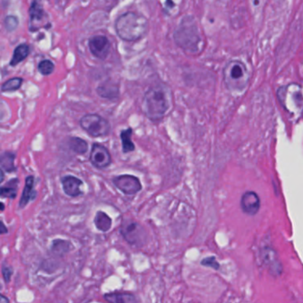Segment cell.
Segmentation results:
<instances>
[{
    "label": "cell",
    "mask_w": 303,
    "mask_h": 303,
    "mask_svg": "<svg viewBox=\"0 0 303 303\" xmlns=\"http://www.w3.org/2000/svg\"><path fill=\"white\" fill-rule=\"evenodd\" d=\"M172 94L167 85L158 83L150 86L142 99V109L151 121H160L172 107Z\"/></svg>",
    "instance_id": "6da1fadb"
},
{
    "label": "cell",
    "mask_w": 303,
    "mask_h": 303,
    "mask_svg": "<svg viewBox=\"0 0 303 303\" xmlns=\"http://www.w3.org/2000/svg\"><path fill=\"white\" fill-rule=\"evenodd\" d=\"M115 29L117 36L124 41H138L146 35L149 22L144 15L127 12L116 19Z\"/></svg>",
    "instance_id": "7a4b0ae2"
},
{
    "label": "cell",
    "mask_w": 303,
    "mask_h": 303,
    "mask_svg": "<svg viewBox=\"0 0 303 303\" xmlns=\"http://www.w3.org/2000/svg\"><path fill=\"white\" fill-rule=\"evenodd\" d=\"M277 96L281 106L293 116H299L302 111V87L297 83H290L277 89Z\"/></svg>",
    "instance_id": "3957f363"
},
{
    "label": "cell",
    "mask_w": 303,
    "mask_h": 303,
    "mask_svg": "<svg viewBox=\"0 0 303 303\" xmlns=\"http://www.w3.org/2000/svg\"><path fill=\"white\" fill-rule=\"evenodd\" d=\"M222 75L225 86L230 92H241L248 86L249 72L246 65L240 60H229L225 65Z\"/></svg>",
    "instance_id": "277c9868"
},
{
    "label": "cell",
    "mask_w": 303,
    "mask_h": 303,
    "mask_svg": "<svg viewBox=\"0 0 303 303\" xmlns=\"http://www.w3.org/2000/svg\"><path fill=\"white\" fill-rule=\"evenodd\" d=\"M174 39L177 45L181 48L194 52L199 49V45L201 44V38L198 27L194 21H192L190 17L181 21L180 26L177 28L174 32Z\"/></svg>",
    "instance_id": "5b68a950"
},
{
    "label": "cell",
    "mask_w": 303,
    "mask_h": 303,
    "mask_svg": "<svg viewBox=\"0 0 303 303\" xmlns=\"http://www.w3.org/2000/svg\"><path fill=\"white\" fill-rule=\"evenodd\" d=\"M80 126L92 137H102L109 135L110 126L108 120L97 114H88L80 119Z\"/></svg>",
    "instance_id": "8992f818"
},
{
    "label": "cell",
    "mask_w": 303,
    "mask_h": 303,
    "mask_svg": "<svg viewBox=\"0 0 303 303\" xmlns=\"http://www.w3.org/2000/svg\"><path fill=\"white\" fill-rule=\"evenodd\" d=\"M121 235L128 244L136 247H142L147 241L145 228L136 221H128L123 222L120 228Z\"/></svg>",
    "instance_id": "52a82bcc"
},
{
    "label": "cell",
    "mask_w": 303,
    "mask_h": 303,
    "mask_svg": "<svg viewBox=\"0 0 303 303\" xmlns=\"http://www.w3.org/2000/svg\"><path fill=\"white\" fill-rule=\"evenodd\" d=\"M113 184L124 194L135 195L142 191V184L137 177L130 174L116 176L113 179Z\"/></svg>",
    "instance_id": "ba28073f"
},
{
    "label": "cell",
    "mask_w": 303,
    "mask_h": 303,
    "mask_svg": "<svg viewBox=\"0 0 303 303\" xmlns=\"http://www.w3.org/2000/svg\"><path fill=\"white\" fill-rule=\"evenodd\" d=\"M90 161L96 168H106L111 164V155L107 148L95 143L91 150Z\"/></svg>",
    "instance_id": "9c48e42d"
},
{
    "label": "cell",
    "mask_w": 303,
    "mask_h": 303,
    "mask_svg": "<svg viewBox=\"0 0 303 303\" xmlns=\"http://www.w3.org/2000/svg\"><path fill=\"white\" fill-rule=\"evenodd\" d=\"M240 206L244 213L254 216L257 214L261 208V199L259 198L258 194L255 191H247L244 193L241 200Z\"/></svg>",
    "instance_id": "30bf717a"
},
{
    "label": "cell",
    "mask_w": 303,
    "mask_h": 303,
    "mask_svg": "<svg viewBox=\"0 0 303 303\" xmlns=\"http://www.w3.org/2000/svg\"><path fill=\"white\" fill-rule=\"evenodd\" d=\"M110 42L105 36H95L89 40V48L94 56L104 60L110 51Z\"/></svg>",
    "instance_id": "8fae6325"
},
{
    "label": "cell",
    "mask_w": 303,
    "mask_h": 303,
    "mask_svg": "<svg viewBox=\"0 0 303 303\" xmlns=\"http://www.w3.org/2000/svg\"><path fill=\"white\" fill-rule=\"evenodd\" d=\"M30 24L29 28L31 31L38 30L40 28L45 27L47 22V16L44 9L38 2H33L30 8Z\"/></svg>",
    "instance_id": "7c38bea8"
},
{
    "label": "cell",
    "mask_w": 303,
    "mask_h": 303,
    "mask_svg": "<svg viewBox=\"0 0 303 303\" xmlns=\"http://www.w3.org/2000/svg\"><path fill=\"white\" fill-rule=\"evenodd\" d=\"M62 184L64 191L70 197H78L82 194L80 187L82 185V180H79L74 176H65L62 179Z\"/></svg>",
    "instance_id": "4fadbf2b"
},
{
    "label": "cell",
    "mask_w": 303,
    "mask_h": 303,
    "mask_svg": "<svg viewBox=\"0 0 303 303\" xmlns=\"http://www.w3.org/2000/svg\"><path fill=\"white\" fill-rule=\"evenodd\" d=\"M104 299L109 303H138L135 294L128 292H113L104 294Z\"/></svg>",
    "instance_id": "5bb4252c"
},
{
    "label": "cell",
    "mask_w": 303,
    "mask_h": 303,
    "mask_svg": "<svg viewBox=\"0 0 303 303\" xmlns=\"http://www.w3.org/2000/svg\"><path fill=\"white\" fill-rule=\"evenodd\" d=\"M34 177L33 176H28L25 180V187L23 190L22 198L20 200V207L23 208L27 206V204L30 202L31 199L35 198V191H34Z\"/></svg>",
    "instance_id": "9a60e30c"
},
{
    "label": "cell",
    "mask_w": 303,
    "mask_h": 303,
    "mask_svg": "<svg viewBox=\"0 0 303 303\" xmlns=\"http://www.w3.org/2000/svg\"><path fill=\"white\" fill-rule=\"evenodd\" d=\"M263 261L265 262L267 265L270 266L271 269H273L274 273L279 274L282 271V267H281L280 262L277 260V254L270 247L265 248V252H263Z\"/></svg>",
    "instance_id": "2e32d148"
},
{
    "label": "cell",
    "mask_w": 303,
    "mask_h": 303,
    "mask_svg": "<svg viewBox=\"0 0 303 303\" xmlns=\"http://www.w3.org/2000/svg\"><path fill=\"white\" fill-rule=\"evenodd\" d=\"M94 224L101 232H107L111 228L112 220L107 213L99 211L94 217Z\"/></svg>",
    "instance_id": "e0dca14e"
},
{
    "label": "cell",
    "mask_w": 303,
    "mask_h": 303,
    "mask_svg": "<svg viewBox=\"0 0 303 303\" xmlns=\"http://www.w3.org/2000/svg\"><path fill=\"white\" fill-rule=\"evenodd\" d=\"M29 53H30V47H29V45H26V44H22V45H18L15 49V52H14V54H13V58H12L10 64H11L12 66L17 65L22 60L26 59V57L29 55Z\"/></svg>",
    "instance_id": "ac0fdd59"
},
{
    "label": "cell",
    "mask_w": 303,
    "mask_h": 303,
    "mask_svg": "<svg viewBox=\"0 0 303 303\" xmlns=\"http://www.w3.org/2000/svg\"><path fill=\"white\" fill-rule=\"evenodd\" d=\"M71 249V243L66 240L55 239L52 242L51 252L57 256H64Z\"/></svg>",
    "instance_id": "d6986e66"
},
{
    "label": "cell",
    "mask_w": 303,
    "mask_h": 303,
    "mask_svg": "<svg viewBox=\"0 0 303 303\" xmlns=\"http://www.w3.org/2000/svg\"><path fill=\"white\" fill-rule=\"evenodd\" d=\"M132 135H133L132 128H128L127 130L121 132L120 138L122 141L124 153H128V152H131L135 150V146L134 142L132 141Z\"/></svg>",
    "instance_id": "ffe728a7"
},
{
    "label": "cell",
    "mask_w": 303,
    "mask_h": 303,
    "mask_svg": "<svg viewBox=\"0 0 303 303\" xmlns=\"http://www.w3.org/2000/svg\"><path fill=\"white\" fill-rule=\"evenodd\" d=\"M15 155L12 152H5L0 156V165L7 172H12L16 170L15 166Z\"/></svg>",
    "instance_id": "44dd1931"
},
{
    "label": "cell",
    "mask_w": 303,
    "mask_h": 303,
    "mask_svg": "<svg viewBox=\"0 0 303 303\" xmlns=\"http://www.w3.org/2000/svg\"><path fill=\"white\" fill-rule=\"evenodd\" d=\"M18 180H13L5 187H0V198L15 199L17 195Z\"/></svg>",
    "instance_id": "7402d4cb"
},
{
    "label": "cell",
    "mask_w": 303,
    "mask_h": 303,
    "mask_svg": "<svg viewBox=\"0 0 303 303\" xmlns=\"http://www.w3.org/2000/svg\"><path fill=\"white\" fill-rule=\"evenodd\" d=\"M69 144H70L71 150L77 154H85L87 151V149H88L87 142L85 140L78 138V137L71 138L70 140Z\"/></svg>",
    "instance_id": "603a6c76"
},
{
    "label": "cell",
    "mask_w": 303,
    "mask_h": 303,
    "mask_svg": "<svg viewBox=\"0 0 303 303\" xmlns=\"http://www.w3.org/2000/svg\"><path fill=\"white\" fill-rule=\"evenodd\" d=\"M23 84V79L21 78H14V79H9L7 82L3 84L1 87L2 92H12V91H16L19 89Z\"/></svg>",
    "instance_id": "cb8c5ba5"
},
{
    "label": "cell",
    "mask_w": 303,
    "mask_h": 303,
    "mask_svg": "<svg viewBox=\"0 0 303 303\" xmlns=\"http://www.w3.org/2000/svg\"><path fill=\"white\" fill-rule=\"evenodd\" d=\"M54 70V65L51 60H44L38 65V71L43 75H49L51 74Z\"/></svg>",
    "instance_id": "d4e9b609"
},
{
    "label": "cell",
    "mask_w": 303,
    "mask_h": 303,
    "mask_svg": "<svg viewBox=\"0 0 303 303\" xmlns=\"http://www.w3.org/2000/svg\"><path fill=\"white\" fill-rule=\"evenodd\" d=\"M201 265L207 267V268H212L213 270H218L220 269V263L216 261V258L213 256L206 257L203 259L201 261Z\"/></svg>",
    "instance_id": "484cf974"
},
{
    "label": "cell",
    "mask_w": 303,
    "mask_h": 303,
    "mask_svg": "<svg viewBox=\"0 0 303 303\" xmlns=\"http://www.w3.org/2000/svg\"><path fill=\"white\" fill-rule=\"evenodd\" d=\"M5 25L8 31H13L18 26V19L15 16H8L5 20Z\"/></svg>",
    "instance_id": "4316f807"
},
{
    "label": "cell",
    "mask_w": 303,
    "mask_h": 303,
    "mask_svg": "<svg viewBox=\"0 0 303 303\" xmlns=\"http://www.w3.org/2000/svg\"><path fill=\"white\" fill-rule=\"evenodd\" d=\"M13 273H14V270H13L11 267H9V266H3L2 267V274H3V277H4L6 283L10 282Z\"/></svg>",
    "instance_id": "83f0119b"
},
{
    "label": "cell",
    "mask_w": 303,
    "mask_h": 303,
    "mask_svg": "<svg viewBox=\"0 0 303 303\" xmlns=\"http://www.w3.org/2000/svg\"><path fill=\"white\" fill-rule=\"evenodd\" d=\"M8 232V228L5 226L4 223H3L2 221H0V235H2V234H7Z\"/></svg>",
    "instance_id": "f1b7e54d"
},
{
    "label": "cell",
    "mask_w": 303,
    "mask_h": 303,
    "mask_svg": "<svg viewBox=\"0 0 303 303\" xmlns=\"http://www.w3.org/2000/svg\"><path fill=\"white\" fill-rule=\"evenodd\" d=\"M0 303H9V299L6 296L0 293Z\"/></svg>",
    "instance_id": "f546056e"
},
{
    "label": "cell",
    "mask_w": 303,
    "mask_h": 303,
    "mask_svg": "<svg viewBox=\"0 0 303 303\" xmlns=\"http://www.w3.org/2000/svg\"><path fill=\"white\" fill-rule=\"evenodd\" d=\"M5 179V174L4 172L2 171V169H0V184Z\"/></svg>",
    "instance_id": "4dcf8cb0"
},
{
    "label": "cell",
    "mask_w": 303,
    "mask_h": 303,
    "mask_svg": "<svg viewBox=\"0 0 303 303\" xmlns=\"http://www.w3.org/2000/svg\"><path fill=\"white\" fill-rule=\"evenodd\" d=\"M5 210V205L3 203L0 202V212H3Z\"/></svg>",
    "instance_id": "1f68e13d"
}]
</instances>
